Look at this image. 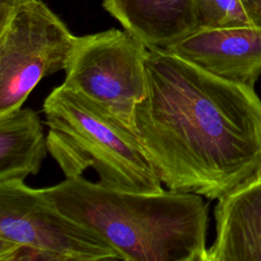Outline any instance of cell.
I'll use <instances>...</instances> for the list:
<instances>
[{
    "instance_id": "cell-6",
    "label": "cell",
    "mask_w": 261,
    "mask_h": 261,
    "mask_svg": "<svg viewBox=\"0 0 261 261\" xmlns=\"http://www.w3.org/2000/svg\"><path fill=\"white\" fill-rule=\"evenodd\" d=\"M148 52L126 30L77 37L61 85L91 98L134 129L136 106L147 91Z\"/></svg>"
},
{
    "instance_id": "cell-8",
    "label": "cell",
    "mask_w": 261,
    "mask_h": 261,
    "mask_svg": "<svg viewBox=\"0 0 261 261\" xmlns=\"http://www.w3.org/2000/svg\"><path fill=\"white\" fill-rule=\"evenodd\" d=\"M207 261H261V178L217 200Z\"/></svg>"
},
{
    "instance_id": "cell-9",
    "label": "cell",
    "mask_w": 261,
    "mask_h": 261,
    "mask_svg": "<svg viewBox=\"0 0 261 261\" xmlns=\"http://www.w3.org/2000/svg\"><path fill=\"white\" fill-rule=\"evenodd\" d=\"M104 9L148 49H168L197 30L193 0H103Z\"/></svg>"
},
{
    "instance_id": "cell-2",
    "label": "cell",
    "mask_w": 261,
    "mask_h": 261,
    "mask_svg": "<svg viewBox=\"0 0 261 261\" xmlns=\"http://www.w3.org/2000/svg\"><path fill=\"white\" fill-rule=\"evenodd\" d=\"M43 191L60 212L99 232L123 261H207L208 205L201 195L127 192L83 176Z\"/></svg>"
},
{
    "instance_id": "cell-5",
    "label": "cell",
    "mask_w": 261,
    "mask_h": 261,
    "mask_svg": "<svg viewBox=\"0 0 261 261\" xmlns=\"http://www.w3.org/2000/svg\"><path fill=\"white\" fill-rule=\"evenodd\" d=\"M76 41L43 1L20 5L0 30V115L21 107L41 80L65 70Z\"/></svg>"
},
{
    "instance_id": "cell-12",
    "label": "cell",
    "mask_w": 261,
    "mask_h": 261,
    "mask_svg": "<svg viewBox=\"0 0 261 261\" xmlns=\"http://www.w3.org/2000/svg\"><path fill=\"white\" fill-rule=\"evenodd\" d=\"M252 25L261 28V0H240Z\"/></svg>"
},
{
    "instance_id": "cell-1",
    "label": "cell",
    "mask_w": 261,
    "mask_h": 261,
    "mask_svg": "<svg viewBox=\"0 0 261 261\" xmlns=\"http://www.w3.org/2000/svg\"><path fill=\"white\" fill-rule=\"evenodd\" d=\"M134 132L168 190L218 200L261 178V99L164 49H149Z\"/></svg>"
},
{
    "instance_id": "cell-11",
    "label": "cell",
    "mask_w": 261,
    "mask_h": 261,
    "mask_svg": "<svg viewBox=\"0 0 261 261\" xmlns=\"http://www.w3.org/2000/svg\"><path fill=\"white\" fill-rule=\"evenodd\" d=\"M197 30L252 25L240 0H193Z\"/></svg>"
},
{
    "instance_id": "cell-4",
    "label": "cell",
    "mask_w": 261,
    "mask_h": 261,
    "mask_svg": "<svg viewBox=\"0 0 261 261\" xmlns=\"http://www.w3.org/2000/svg\"><path fill=\"white\" fill-rule=\"evenodd\" d=\"M123 260L99 232L60 212L43 189L0 182V261Z\"/></svg>"
},
{
    "instance_id": "cell-10",
    "label": "cell",
    "mask_w": 261,
    "mask_h": 261,
    "mask_svg": "<svg viewBox=\"0 0 261 261\" xmlns=\"http://www.w3.org/2000/svg\"><path fill=\"white\" fill-rule=\"evenodd\" d=\"M47 152L43 125L34 110L21 106L0 115V182L37 174Z\"/></svg>"
},
{
    "instance_id": "cell-13",
    "label": "cell",
    "mask_w": 261,
    "mask_h": 261,
    "mask_svg": "<svg viewBox=\"0 0 261 261\" xmlns=\"http://www.w3.org/2000/svg\"><path fill=\"white\" fill-rule=\"evenodd\" d=\"M29 0H0V30L3 29L15 10Z\"/></svg>"
},
{
    "instance_id": "cell-3",
    "label": "cell",
    "mask_w": 261,
    "mask_h": 261,
    "mask_svg": "<svg viewBox=\"0 0 261 261\" xmlns=\"http://www.w3.org/2000/svg\"><path fill=\"white\" fill-rule=\"evenodd\" d=\"M48 152L65 178L91 167L99 184L136 193H160L162 181L138 136L109 110L60 85L43 103Z\"/></svg>"
},
{
    "instance_id": "cell-7",
    "label": "cell",
    "mask_w": 261,
    "mask_h": 261,
    "mask_svg": "<svg viewBox=\"0 0 261 261\" xmlns=\"http://www.w3.org/2000/svg\"><path fill=\"white\" fill-rule=\"evenodd\" d=\"M166 50L238 84L254 87L261 76V28L258 27L199 29Z\"/></svg>"
}]
</instances>
